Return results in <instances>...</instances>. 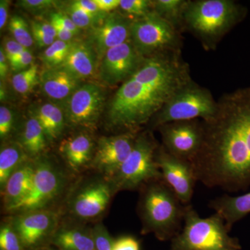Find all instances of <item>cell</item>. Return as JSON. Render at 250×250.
Here are the masks:
<instances>
[{
  "label": "cell",
  "mask_w": 250,
  "mask_h": 250,
  "mask_svg": "<svg viewBox=\"0 0 250 250\" xmlns=\"http://www.w3.org/2000/svg\"><path fill=\"white\" fill-rule=\"evenodd\" d=\"M202 121L201 147L191 163L197 182L228 192L250 188V87L224 93Z\"/></svg>",
  "instance_id": "cell-1"
},
{
  "label": "cell",
  "mask_w": 250,
  "mask_h": 250,
  "mask_svg": "<svg viewBox=\"0 0 250 250\" xmlns=\"http://www.w3.org/2000/svg\"><path fill=\"white\" fill-rule=\"evenodd\" d=\"M192 80L182 50L147 57L113 95L106 113L107 125L120 133H139Z\"/></svg>",
  "instance_id": "cell-2"
},
{
  "label": "cell",
  "mask_w": 250,
  "mask_h": 250,
  "mask_svg": "<svg viewBox=\"0 0 250 250\" xmlns=\"http://www.w3.org/2000/svg\"><path fill=\"white\" fill-rule=\"evenodd\" d=\"M248 13V8L234 0H188L184 31L195 36L204 48L211 50L244 21Z\"/></svg>",
  "instance_id": "cell-3"
},
{
  "label": "cell",
  "mask_w": 250,
  "mask_h": 250,
  "mask_svg": "<svg viewBox=\"0 0 250 250\" xmlns=\"http://www.w3.org/2000/svg\"><path fill=\"white\" fill-rule=\"evenodd\" d=\"M139 213L143 233H152L161 241H171L182 230L187 205L162 179L141 188Z\"/></svg>",
  "instance_id": "cell-4"
},
{
  "label": "cell",
  "mask_w": 250,
  "mask_h": 250,
  "mask_svg": "<svg viewBox=\"0 0 250 250\" xmlns=\"http://www.w3.org/2000/svg\"><path fill=\"white\" fill-rule=\"evenodd\" d=\"M229 233L217 213L202 218L191 205H187L183 228L171 240L170 250H241L238 238Z\"/></svg>",
  "instance_id": "cell-5"
},
{
  "label": "cell",
  "mask_w": 250,
  "mask_h": 250,
  "mask_svg": "<svg viewBox=\"0 0 250 250\" xmlns=\"http://www.w3.org/2000/svg\"><path fill=\"white\" fill-rule=\"evenodd\" d=\"M218 102L211 92L192 80L174 94L149 124L152 129H157L172 122L207 121L215 114Z\"/></svg>",
  "instance_id": "cell-6"
},
{
  "label": "cell",
  "mask_w": 250,
  "mask_h": 250,
  "mask_svg": "<svg viewBox=\"0 0 250 250\" xmlns=\"http://www.w3.org/2000/svg\"><path fill=\"white\" fill-rule=\"evenodd\" d=\"M159 146L149 131L139 132L127 159L110 180L115 191L136 190L153 181L163 179L156 161Z\"/></svg>",
  "instance_id": "cell-7"
},
{
  "label": "cell",
  "mask_w": 250,
  "mask_h": 250,
  "mask_svg": "<svg viewBox=\"0 0 250 250\" xmlns=\"http://www.w3.org/2000/svg\"><path fill=\"white\" fill-rule=\"evenodd\" d=\"M181 34L154 11L134 20L131 24V42L145 58L163 52L182 50Z\"/></svg>",
  "instance_id": "cell-8"
},
{
  "label": "cell",
  "mask_w": 250,
  "mask_h": 250,
  "mask_svg": "<svg viewBox=\"0 0 250 250\" xmlns=\"http://www.w3.org/2000/svg\"><path fill=\"white\" fill-rule=\"evenodd\" d=\"M65 185V177L52 161L39 159L35 163V172L30 191L9 211L24 213L45 209L59 196Z\"/></svg>",
  "instance_id": "cell-9"
},
{
  "label": "cell",
  "mask_w": 250,
  "mask_h": 250,
  "mask_svg": "<svg viewBox=\"0 0 250 250\" xmlns=\"http://www.w3.org/2000/svg\"><path fill=\"white\" fill-rule=\"evenodd\" d=\"M105 103L106 92L102 85L94 82L83 83L62 106L66 124L77 129H93Z\"/></svg>",
  "instance_id": "cell-10"
},
{
  "label": "cell",
  "mask_w": 250,
  "mask_h": 250,
  "mask_svg": "<svg viewBox=\"0 0 250 250\" xmlns=\"http://www.w3.org/2000/svg\"><path fill=\"white\" fill-rule=\"evenodd\" d=\"M162 146L172 155L191 161L201 147L203 126L201 120L172 122L161 125Z\"/></svg>",
  "instance_id": "cell-11"
},
{
  "label": "cell",
  "mask_w": 250,
  "mask_h": 250,
  "mask_svg": "<svg viewBox=\"0 0 250 250\" xmlns=\"http://www.w3.org/2000/svg\"><path fill=\"white\" fill-rule=\"evenodd\" d=\"M146 59L130 39L104 54L99 64V79L109 86L121 85L139 70Z\"/></svg>",
  "instance_id": "cell-12"
},
{
  "label": "cell",
  "mask_w": 250,
  "mask_h": 250,
  "mask_svg": "<svg viewBox=\"0 0 250 250\" xmlns=\"http://www.w3.org/2000/svg\"><path fill=\"white\" fill-rule=\"evenodd\" d=\"M156 161L163 180L183 205H190L197 182L191 163L172 155L162 145H159L156 150Z\"/></svg>",
  "instance_id": "cell-13"
},
{
  "label": "cell",
  "mask_w": 250,
  "mask_h": 250,
  "mask_svg": "<svg viewBox=\"0 0 250 250\" xmlns=\"http://www.w3.org/2000/svg\"><path fill=\"white\" fill-rule=\"evenodd\" d=\"M138 134L119 133L100 138L95 147L92 166L111 180L132 150Z\"/></svg>",
  "instance_id": "cell-14"
},
{
  "label": "cell",
  "mask_w": 250,
  "mask_h": 250,
  "mask_svg": "<svg viewBox=\"0 0 250 250\" xmlns=\"http://www.w3.org/2000/svg\"><path fill=\"white\" fill-rule=\"evenodd\" d=\"M20 215L14 219L12 227L25 250L36 249L57 232L58 217L50 210H36Z\"/></svg>",
  "instance_id": "cell-15"
},
{
  "label": "cell",
  "mask_w": 250,
  "mask_h": 250,
  "mask_svg": "<svg viewBox=\"0 0 250 250\" xmlns=\"http://www.w3.org/2000/svg\"><path fill=\"white\" fill-rule=\"evenodd\" d=\"M132 22L133 20L119 11H115L109 13L100 24L88 30L86 40L98 54L99 62L109 49L131 39Z\"/></svg>",
  "instance_id": "cell-16"
},
{
  "label": "cell",
  "mask_w": 250,
  "mask_h": 250,
  "mask_svg": "<svg viewBox=\"0 0 250 250\" xmlns=\"http://www.w3.org/2000/svg\"><path fill=\"white\" fill-rule=\"evenodd\" d=\"M113 186L106 182H94L83 188L72 202V213L80 218H95L103 213L114 192Z\"/></svg>",
  "instance_id": "cell-17"
},
{
  "label": "cell",
  "mask_w": 250,
  "mask_h": 250,
  "mask_svg": "<svg viewBox=\"0 0 250 250\" xmlns=\"http://www.w3.org/2000/svg\"><path fill=\"white\" fill-rule=\"evenodd\" d=\"M83 83L63 67L59 66L45 68L41 73L39 85L46 97L63 104Z\"/></svg>",
  "instance_id": "cell-18"
},
{
  "label": "cell",
  "mask_w": 250,
  "mask_h": 250,
  "mask_svg": "<svg viewBox=\"0 0 250 250\" xmlns=\"http://www.w3.org/2000/svg\"><path fill=\"white\" fill-rule=\"evenodd\" d=\"M98 54L88 41H74L65 62L61 66L83 82L92 78L98 70Z\"/></svg>",
  "instance_id": "cell-19"
},
{
  "label": "cell",
  "mask_w": 250,
  "mask_h": 250,
  "mask_svg": "<svg viewBox=\"0 0 250 250\" xmlns=\"http://www.w3.org/2000/svg\"><path fill=\"white\" fill-rule=\"evenodd\" d=\"M95 145L89 135L80 133L62 140L59 150L72 170H80L92 161Z\"/></svg>",
  "instance_id": "cell-20"
},
{
  "label": "cell",
  "mask_w": 250,
  "mask_h": 250,
  "mask_svg": "<svg viewBox=\"0 0 250 250\" xmlns=\"http://www.w3.org/2000/svg\"><path fill=\"white\" fill-rule=\"evenodd\" d=\"M35 172V163L27 161L14 171L3 189V202L9 210L30 191Z\"/></svg>",
  "instance_id": "cell-21"
},
{
  "label": "cell",
  "mask_w": 250,
  "mask_h": 250,
  "mask_svg": "<svg viewBox=\"0 0 250 250\" xmlns=\"http://www.w3.org/2000/svg\"><path fill=\"white\" fill-rule=\"evenodd\" d=\"M208 206L222 217L231 231L235 224L250 214V191L238 196L225 194L212 200Z\"/></svg>",
  "instance_id": "cell-22"
},
{
  "label": "cell",
  "mask_w": 250,
  "mask_h": 250,
  "mask_svg": "<svg viewBox=\"0 0 250 250\" xmlns=\"http://www.w3.org/2000/svg\"><path fill=\"white\" fill-rule=\"evenodd\" d=\"M31 116L39 122L48 141L60 139L66 125L62 106L54 103L42 104L31 109Z\"/></svg>",
  "instance_id": "cell-23"
},
{
  "label": "cell",
  "mask_w": 250,
  "mask_h": 250,
  "mask_svg": "<svg viewBox=\"0 0 250 250\" xmlns=\"http://www.w3.org/2000/svg\"><path fill=\"white\" fill-rule=\"evenodd\" d=\"M52 241L60 250H95L93 231L84 229H62L55 233Z\"/></svg>",
  "instance_id": "cell-24"
},
{
  "label": "cell",
  "mask_w": 250,
  "mask_h": 250,
  "mask_svg": "<svg viewBox=\"0 0 250 250\" xmlns=\"http://www.w3.org/2000/svg\"><path fill=\"white\" fill-rule=\"evenodd\" d=\"M28 155L19 143H9L1 146L0 151V186L1 191L8 179L24 162Z\"/></svg>",
  "instance_id": "cell-25"
},
{
  "label": "cell",
  "mask_w": 250,
  "mask_h": 250,
  "mask_svg": "<svg viewBox=\"0 0 250 250\" xmlns=\"http://www.w3.org/2000/svg\"><path fill=\"white\" fill-rule=\"evenodd\" d=\"M47 141L48 140L42 126L30 115L23 128L20 144L28 156H36L45 150Z\"/></svg>",
  "instance_id": "cell-26"
},
{
  "label": "cell",
  "mask_w": 250,
  "mask_h": 250,
  "mask_svg": "<svg viewBox=\"0 0 250 250\" xmlns=\"http://www.w3.org/2000/svg\"><path fill=\"white\" fill-rule=\"evenodd\" d=\"M188 0H154V11L179 32L184 31V14Z\"/></svg>",
  "instance_id": "cell-27"
},
{
  "label": "cell",
  "mask_w": 250,
  "mask_h": 250,
  "mask_svg": "<svg viewBox=\"0 0 250 250\" xmlns=\"http://www.w3.org/2000/svg\"><path fill=\"white\" fill-rule=\"evenodd\" d=\"M40 76L39 65L34 63L29 68L15 74L11 78V85L16 93L27 95L39 85Z\"/></svg>",
  "instance_id": "cell-28"
},
{
  "label": "cell",
  "mask_w": 250,
  "mask_h": 250,
  "mask_svg": "<svg viewBox=\"0 0 250 250\" xmlns=\"http://www.w3.org/2000/svg\"><path fill=\"white\" fill-rule=\"evenodd\" d=\"M74 41L64 42L57 39L52 45L47 47L41 55V60L46 68L61 66L65 62Z\"/></svg>",
  "instance_id": "cell-29"
},
{
  "label": "cell",
  "mask_w": 250,
  "mask_h": 250,
  "mask_svg": "<svg viewBox=\"0 0 250 250\" xmlns=\"http://www.w3.org/2000/svg\"><path fill=\"white\" fill-rule=\"evenodd\" d=\"M9 28L14 40L19 42L24 48L29 49L33 45L34 41L31 27L22 16L14 15L10 18Z\"/></svg>",
  "instance_id": "cell-30"
},
{
  "label": "cell",
  "mask_w": 250,
  "mask_h": 250,
  "mask_svg": "<svg viewBox=\"0 0 250 250\" xmlns=\"http://www.w3.org/2000/svg\"><path fill=\"white\" fill-rule=\"evenodd\" d=\"M119 11L130 19H139L154 11L151 0H121Z\"/></svg>",
  "instance_id": "cell-31"
},
{
  "label": "cell",
  "mask_w": 250,
  "mask_h": 250,
  "mask_svg": "<svg viewBox=\"0 0 250 250\" xmlns=\"http://www.w3.org/2000/svg\"><path fill=\"white\" fill-rule=\"evenodd\" d=\"M65 13L71 18L72 21L76 24L77 27L81 29H89L96 27L103 22V18L95 17L93 15L85 12L83 10L75 7L69 3L65 7Z\"/></svg>",
  "instance_id": "cell-32"
},
{
  "label": "cell",
  "mask_w": 250,
  "mask_h": 250,
  "mask_svg": "<svg viewBox=\"0 0 250 250\" xmlns=\"http://www.w3.org/2000/svg\"><path fill=\"white\" fill-rule=\"evenodd\" d=\"M59 1L54 0H21L17 2L18 6L27 12L35 16L52 12Z\"/></svg>",
  "instance_id": "cell-33"
},
{
  "label": "cell",
  "mask_w": 250,
  "mask_h": 250,
  "mask_svg": "<svg viewBox=\"0 0 250 250\" xmlns=\"http://www.w3.org/2000/svg\"><path fill=\"white\" fill-rule=\"evenodd\" d=\"M0 250H25L12 225H6L1 227L0 229Z\"/></svg>",
  "instance_id": "cell-34"
},
{
  "label": "cell",
  "mask_w": 250,
  "mask_h": 250,
  "mask_svg": "<svg viewBox=\"0 0 250 250\" xmlns=\"http://www.w3.org/2000/svg\"><path fill=\"white\" fill-rule=\"evenodd\" d=\"M15 113L9 106H0V138L1 141L7 139L14 131Z\"/></svg>",
  "instance_id": "cell-35"
},
{
  "label": "cell",
  "mask_w": 250,
  "mask_h": 250,
  "mask_svg": "<svg viewBox=\"0 0 250 250\" xmlns=\"http://www.w3.org/2000/svg\"><path fill=\"white\" fill-rule=\"evenodd\" d=\"M92 231L95 241V250H113L114 239L103 225H97Z\"/></svg>",
  "instance_id": "cell-36"
},
{
  "label": "cell",
  "mask_w": 250,
  "mask_h": 250,
  "mask_svg": "<svg viewBox=\"0 0 250 250\" xmlns=\"http://www.w3.org/2000/svg\"><path fill=\"white\" fill-rule=\"evenodd\" d=\"M49 14V22L58 24L67 30L71 31L76 36L80 34L81 29L77 27L71 18L64 11H52Z\"/></svg>",
  "instance_id": "cell-37"
},
{
  "label": "cell",
  "mask_w": 250,
  "mask_h": 250,
  "mask_svg": "<svg viewBox=\"0 0 250 250\" xmlns=\"http://www.w3.org/2000/svg\"><path fill=\"white\" fill-rule=\"evenodd\" d=\"M34 59L32 52L29 49H25L24 52L9 62L11 70L16 73L23 71L34 63Z\"/></svg>",
  "instance_id": "cell-38"
},
{
  "label": "cell",
  "mask_w": 250,
  "mask_h": 250,
  "mask_svg": "<svg viewBox=\"0 0 250 250\" xmlns=\"http://www.w3.org/2000/svg\"><path fill=\"white\" fill-rule=\"evenodd\" d=\"M113 250H141V244L136 237L126 235L114 239Z\"/></svg>",
  "instance_id": "cell-39"
},
{
  "label": "cell",
  "mask_w": 250,
  "mask_h": 250,
  "mask_svg": "<svg viewBox=\"0 0 250 250\" xmlns=\"http://www.w3.org/2000/svg\"><path fill=\"white\" fill-rule=\"evenodd\" d=\"M70 4L95 17L104 19L108 14L100 11L93 0H75L70 1Z\"/></svg>",
  "instance_id": "cell-40"
},
{
  "label": "cell",
  "mask_w": 250,
  "mask_h": 250,
  "mask_svg": "<svg viewBox=\"0 0 250 250\" xmlns=\"http://www.w3.org/2000/svg\"><path fill=\"white\" fill-rule=\"evenodd\" d=\"M2 47L4 49L5 55H6L9 62L18 57L25 49H27L24 48L23 46L21 45L16 40H14V39H6L4 41V47Z\"/></svg>",
  "instance_id": "cell-41"
},
{
  "label": "cell",
  "mask_w": 250,
  "mask_h": 250,
  "mask_svg": "<svg viewBox=\"0 0 250 250\" xmlns=\"http://www.w3.org/2000/svg\"><path fill=\"white\" fill-rule=\"evenodd\" d=\"M31 33H32L33 39H34V42H36V45L40 47H45L46 48L48 47L49 46L52 45V43L57 40L56 38L53 36L46 34L45 33L41 32L39 30H36L35 29L31 28Z\"/></svg>",
  "instance_id": "cell-42"
},
{
  "label": "cell",
  "mask_w": 250,
  "mask_h": 250,
  "mask_svg": "<svg viewBox=\"0 0 250 250\" xmlns=\"http://www.w3.org/2000/svg\"><path fill=\"white\" fill-rule=\"evenodd\" d=\"M99 9L106 14L113 12L118 9L121 0H93Z\"/></svg>",
  "instance_id": "cell-43"
},
{
  "label": "cell",
  "mask_w": 250,
  "mask_h": 250,
  "mask_svg": "<svg viewBox=\"0 0 250 250\" xmlns=\"http://www.w3.org/2000/svg\"><path fill=\"white\" fill-rule=\"evenodd\" d=\"M31 28L35 29L36 30L41 31V32L45 33L46 34L57 39V34H56L55 29L49 22H44V21H33L31 23Z\"/></svg>",
  "instance_id": "cell-44"
},
{
  "label": "cell",
  "mask_w": 250,
  "mask_h": 250,
  "mask_svg": "<svg viewBox=\"0 0 250 250\" xmlns=\"http://www.w3.org/2000/svg\"><path fill=\"white\" fill-rule=\"evenodd\" d=\"M51 24L54 26V29H55L57 39L64 41V42H71L74 41V38L76 36L75 34L58 24H55V23H51Z\"/></svg>",
  "instance_id": "cell-45"
},
{
  "label": "cell",
  "mask_w": 250,
  "mask_h": 250,
  "mask_svg": "<svg viewBox=\"0 0 250 250\" xmlns=\"http://www.w3.org/2000/svg\"><path fill=\"white\" fill-rule=\"evenodd\" d=\"M10 64L9 61L6 58V55L3 49L2 46L0 48V79L1 82H4L9 73Z\"/></svg>",
  "instance_id": "cell-46"
},
{
  "label": "cell",
  "mask_w": 250,
  "mask_h": 250,
  "mask_svg": "<svg viewBox=\"0 0 250 250\" xmlns=\"http://www.w3.org/2000/svg\"><path fill=\"white\" fill-rule=\"evenodd\" d=\"M10 2L11 1H8V0L0 1V29L1 30L4 29L6 22H7Z\"/></svg>",
  "instance_id": "cell-47"
},
{
  "label": "cell",
  "mask_w": 250,
  "mask_h": 250,
  "mask_svg": "<svg viewBox=\"0 0 250 250\" xmlns=\"http://www.w3.org/2000/svg\"><path fill=\"white\" fill-rule=\"evenodd\" d=\"M6 98V91L5 89L4 85L2 84V82H1V87H0V99L1 102L5 101Z\"/></svg>",
  "instance_id": "cell-48"
},
{
  "label": "cell",
  "mask_w": 250,
  "mask_h": 250,
  "mask_svg": "<svg viewBox=\"0 0 250 250\" xmlns=\"http://www.w3.org/2000/svg\"></svg>",
  "instance_id": "cell-49"
}]
</instances>
